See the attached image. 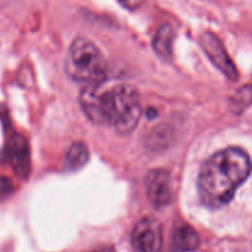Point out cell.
Segmentation results:
<instances>
[{
	"label": "cell",
	"mask_w": 252,
	"mask_h": 252,
	"mask_svg": "<svg viewBox=\"0 0 252 252\" xmlns=\"http://www.w3.org/2000/svg\"><path fill=\"white\" fill-rule=\"evenodd\" d=\"M133 245L139 252L162 251V226L155 218L140 219L133 230Z\"/></svg>",
	"instance_id": "cell-4"
},
{
	"label": "cell",
	"mask_w": 252,
	"mask_h": 252,
	"mask_svg": "<svg viewBox=\"0 0 252 252\" xmlns=\"http://www.w3.org/2000/svg\"><path fill=\"white\" fill-rule=\"evenodd\" d=\"M14 192V184L10 179L5 176H0V201L9 197Z\"/></svg>",
	"instance_id": "cell-11"
},
{
	"label": "cell",
	"mask_w": 252,
	"mask_h": 252,
	"mask_svg": "<svg viewBox=\"0 0 252 252\" xmlns=\"http://www.w3.org/2000/svg\"><path fill=\"white\" fill-rule=\"evenodd\" d=\"M68 75L79 83L98 85L107 76V62L95 43L88 38H76L65 62Z\"/></svg>",
	"instance_id": "cell-3"
},
{
	"label": "cell",
	"mask_w": 252,
	"mask_h": 252,
	"mask_svg": "<svg viewBox=\"0 0 252 252\" xmlns=\"http://www.w3.org/2000/svg\"><path fill=\"white\" fill-rule=\"evenodd\" d=\"M201 44L203 47L204 52L209 57L214 65L226 75V78L230 80L238 79V70L234 65L233 61L229 57L228 52L224 48L220 39L212 32H204L201 36Z\"/></svg>",
	"instance_id": "cell-5"
},
{
	"label": "cell",
	"mask_w": 252,
	"mask_h": 252,
	"mask_svg": "<svg viewBox=\"0 0 252 252\" xmlns=\"http://www.w3.org/2000/svg\"><path fill=\"white\" fill-rule=\"evenodd\" d=\"M89 252H116V251H115V249L111 248V246H107V248H100V249H96V250L89 251Z\"/></svg>",
	"instance_id": "cell-12"
},
{
	"label": "cell",
	"mask_w": 252,
	"mask_h": 252,
	"mask_svg": "<svg viewBox=\"0 0 252 252\" xmlns=\"http://www.w3.org/2000/svg\"><path fill=\"white\" fill-rule=\"evenodd\" d=\"M249 175L250 158L245 150L240 148L220 150L204 162L199 172V198L211 208L225 206Z\"/></svg>",
	"instance_id": "cell-2"
},
{
	"label": "cell",
	"mask_w": 252,
	"mask_h": 252,
	"mask_svg": "<svg viewBox=\"0 0 252 252\" xmlns=\"http://www.w3.org/2000/svg\"><path fill=\"white\" fill-rule=\"evenodd\" d=\"M172 37H174V31H172L171 26L164 25V26L160 27L154 41H153V46H154L157 53L164 58H169L171 56Z\"/></svg>",
	"instance_id": "cell-10"
},
{
	"label": "cell",
	"mask_w": 252,
	"mask_h": 252,
	"mask_svg": "<svg viewBox=\"0 0 252 252\" xmlns=\"http://www.w3.org/2000/svg\"><path fill=\"white\" fill-rule=\"evenodd\" d=\"M199 246V236L189 225H180L172 234V248L176 252L194 251Z\"/></svg>",
	"instance_id": "cell-8"
},
{
	"label": "cell",
	"mask_w": 252,
	"mask_h": 252,
	"mask_svg": "<svg viewBox=\"0 0 252 252\" xmlns=\"http://www.w3.org/2000/svg\"><path fill=\"white\" fill-rule=\"evenodd\" d=\"M7 153L14 171L20 177H27L31 169V162H30L29 147L25 138L20 134H15L10 139Z\"/></svg>",
	"instance_id": "cell-7"
},
{
	"label": "cell",
	"mask_w": 252,
	"mask_h": 252,
	"mask_svg": "<svg viewBox=\"0 0 252 252\" xmlns=\"http://www.w3.org/2000/svg\"><path fill=\"white\" fill-rule=\"evenodd\" d=\"M147 193L150 203L157 208L166 207L172 201L171 176L166 170L157 169L147 177Z\"/></svg>",
	"instance_id": "cell-6"
},
{
	"label": "cell",
	"mask_w": 252,
	"mask_h": 252,
	"mask_svg": "<svg viewBox=\"0 0 252 252\" xmlns=\"http://www.w3.org/2000/svg\"><path fill=\"white\" fill-rule=\"evenodd\" d=\"M102 84L89 85L81 91L83 111L95 125L110 126L120 134H130L142 115L139 93L126 84L108 88H102Z\"/></svg>",
	"instance_id": "cell-1"
},
{
	"label": "cell",
	"mask_w": 252,
	"mask_h": 252,
	"mask_svg": "<svg viewBox=\"0 0 252 252\" xmlns=\"http://www.w3.org/2000/svg\"><path fill=\"white\" fill-rule=\"evenodd\" d=\"M89 160V150L84 143H74L64 158V169L66 171H76L81 169Z\"/></svg>",
	"instance_id": "cell-9"
}]
</instances>
